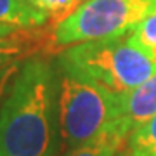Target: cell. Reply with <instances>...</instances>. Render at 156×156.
Segmentation results:
<instances>
[{
    "instance_id": "cell-1",
    "label": "cell",
    "mask_w": 156,
    "mask_h": 156,
    "mask_svg": "<svg viewBox=\"0 0 156 156\" xmlns=\"http://www.w3.org/2000/svg\"><path fill=\"white\" fill-rule=\"evenodd\" d=\"M61 146L59 78L47 57L35 54L0 104V156H57Z\"/></svg>"
},
{
    "instance_id": "cell-2",
    "label": "cell",
    "mask_w": 156,
    "mask_h": 156,
    "mask_svg": "<svg viewBox=\"0 0 156 156\" xmlns=\"http://www.w3.org/2000/svg\"><path fill=\"white\" fill-rule=\"evenodd\" d=\"M64 75L125 95L156 73V62L127 35L69 45L57 56Z\"/></svg>"
},
{
    "instance_id": "cell-3",
    "label": "cell",
    "mask_w": 156,
    "mask_h": 156,
    "mask_svg": "<svg viewBox=\"0 0 156 156\" xmlns=\"http://www.w3.org/2000/svg\"><path fill=\"white\" fill-rule=\"evenodd\" d=\"M59 116L61 153L82 147L113 128L128 132L122 122L120 95L64 73L59 80Z\"/></svg>"
},
{
    "instance_id": "cell-4",
    "label": "cell",
    "mask_w": 156,
    "mask_h": 156,
    "mask_svg": "<svg viewBox=\"0 0 156 156\" xmlns=\"http://www.w3.org/2000/svg\"><path fill=\"white\" fill-rule=\"evenodd\" d=\"M153 12L156 0H87L52 28L47 50L127 35Z\"/></svg>"
},
{
    "instance_id": "cell-5",
    "label": "cell",
    "mask_w": 156,
    "mask_h": 156,
    "mask_svg": "<svg viewBox=\"0 0 156 156\" xmlns=\"http://www.w3.org/2000/svg\"><path fill=\"white\" fill-rule=\"evenodd\" d=\"M122 122L132 134V130L156 115V73L151 75L137 89L120 95Z\"/></svg>"
},
{
    "instance_id": "cell-6",
    "label": "cell",
    "mask_w": 156,
    "mask_h": 156,
    "mask_svg": "<svg viewBox=\"0 0 156 156\" xmlns=\"http://www.w3.org/2000/svg\"><path fill=\"white\" fill-rule=\"evenodd\" d=\"M33 30L35 28H19L12 35L0 38V69L47 50L49 33L42 35V31L38 33Z\"/></svg>"
},
{
    "instance_id": "cell-7",
    "label": "cell",
    "mask_w": 156,
    "mask_h": 156,
    "mask_svg": "<svg viewBox=\"0 0 156 156\" xmlns=\"http://www.w3.org/2000/svg\"><path fill=\"white\" fill-rule=\"evenodd\" d=\"M49 17L26 0H0V23L16 28H40Z\"/></svg>"
},
{
    "instance_id": "cell-8",
    "label": "cell",
    "mask_w": 156,
    "mask_h": 156,
    "mask_svg": "<svg viewBox=\"0 0 156 156\" xmlns=\"http://www.w3.org/2000/svg\"><path fill=\"white\" fill-rule=\"evenodd\" d=\"M128 137H130V134L127 130L113 128L89 144L71 149L68 153H62V156H116L118 153H122L127 147Z\"/></svg>"
},
{
    "instance_id": "cell-9",
    "label": "cell",
    "mask_w": 156,
    "mask_h": 156,
    "mask_svg": "<svg viewBox=\"0 0 156 156\" xmlns=\"http://www.w3.org/2000/svg\"><path fill=\"white\" fill-rule=\"evenodd\" d=\"M127 149L130 156H156V115L132 130Z\"/></svg>"
},
{
    "instance_id": "cell-10",
    "label": "cell",
    "mask_w": 156,
    "mask_h": 156,
    "mask_svg": "<svg viewBox=\"0 0 156 156\" xmlns=\"http://www.w3.org/2000/svg\"><path fill=\"white\" fill-rule=\"evenodd\" d=\"M128 37L146 56L156 62V12L149 14L137 26H134L128 31Z\"/></svg>"
},
{
    "instance_id": "cell-11",
    "label": "cell",
    "mask_w": 156,
    "mask_h": 156,
    "mask_svg": "<svg viewBox=\"0 0 156 156\" xmlns=\"http://www.w3.org/2000/svg\"><path fill=\"white\" fill-rule=\"evenodd\" d=\"M26 2L40 12H44L50 21H56L57 24L87 0H26Z\"/></svg>"
},
{
    "instance_id": "cell-12",
    "label": "cell",
    "mask_w": 156,
    "mask_h": 156,
    "mask_svg": "<svg viewBox=\"0 0 156 156\" xmlns=\"http://www.w3.org/2000/svg\"><path fill=\"white\" fill-rule=\"evenodd\" d=\"M21 64L23 62H14L11 66H5V68L0 69V104H2L4 97L7 95L9 89H11V83L14 82V78H16Z\"/></svg>"
},
{
    "instance_id": "cell-13",
    "label": "cell",
    "mask_w": 156,
    "mask_h": 156,
    "mask_svg": "<svg viewBox=\"0 0 156 156\" xmlns=\"http://www.w3.org/2000/svg\"><path fill=\"white\" fill-rule=\"evenodd\" d=\"M19 28L16 26H11V24H5V23H0V38L2 37H7V35H12L14 31H17Z\"/></svg>"
},
{
    "instance_id": "cell-14",
    "label": "cell",
    "mask_w": 156,
    "mask_h": 156,
    "mask_svg": "<svg viewBox=\"0 0 156 156\" xmlns=\"http://www.w3.org/2000/svg\"><path fill=\"white\" fill-rule=\"evenodd\" d=\"M116 156H128V151H127V147H125V149H123L122 153H118Z\"/></svg>"
},
{
    "instance_id": "cell-15",
    "label": "cell",
    "mask_w": 156,
    "mask_h": 156,
    "mask_svg": "<svg viewBox=\"0 0 156 156\" xmlns=\"http://www.w3.org/2000/svg\"><path fill=\"white\" fill-rule=\"evenodd\" d=\"M127 151H128V149H127ZM128 156H130V153H128Z\"/></svg>"
}]
</instances>
